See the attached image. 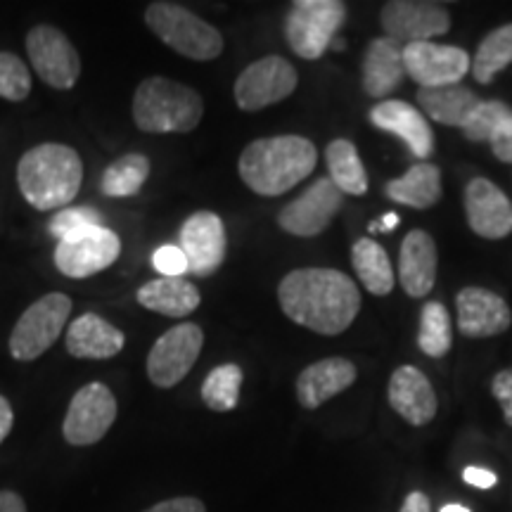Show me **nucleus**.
<instances>
[{
  "label": "nucleus",
  "mask_w": 512,
  "mask_h": 512,
  "mask_svg": "<svg viewBox=\"0 0 512 512\" xmlns=\"http://www.w3.org/2000/svg\"><path fill=\"white\" fill-rule=\"evenodd\" d=\"M358 370L349 358L332 356L306 366L297 377V401L306 411H316L356 382Z\"/></svg>",
  "instance_id": "nucleus-21"
},
{
  "label": "nucleus",
  "mask_w": 512,
  "mask_h": 512,
  "mask_svg": "<svg viewBox=\"0 0 512 512\" xmlns=\"http://www.w3.org/2000/svg\"><path fill=\"white\" fill-rule=\"evenodd\" d=\"M318 150L309 138L273 136L252 140L242 150L238 171L242 183L256 195L278 197L313 174Z\"/></svg>",
  "instance_id": "nucleus-2"
},
{
  "label": "nucleus",
  "mask_w": 512,
  "mask_h": 512,
  "mask_svg": "<svg viewBox=\"0 0 512 512\" xmlns=\"http://www.w3.org/2000/svg\"><path fill=\"white\" fill-rule=\"evenodd\" d=\"M150 159L138 152L119 157L102 174L100 188L107 197H133L138 195L147 178H150Z\"/></svg>",
  "instance_id": "nucleus-31"
},
{
  "label": "nucleus",
  "mask_w": 512,
  "mask_h": 512,
  "mask_svg": "<svg viewBox=\"0 0 512 512\" xmlns=\"http://www.w3.org/2000/svg\"><path fill=\"white\" fill-rule=\"evenodd\" d=\"M325 164H328L330 181L342 190V195L361 197L368 192V174L361 162L356 145L351 140L337 138L325 150Z\"/></svg>",
  "instance_id": "nucleus-29"
},
{
  "label": "nucleus",
  "mask_w": 512,
  "mask_h": 512,
  "mask_svg": "<svg viewBox=\"0 0 512 512\" xmlns=\"http://www.w3.org/2000/svg\"><path fill=\"white\" fill-rule=\"evenodd\" d=\"M119 254V235L105 226H91L76 230L57 242L55 266L67 278L83 280L110 268L119 259Z\"/></svg>",
  "instance_id": "nucleus-9"
},
{
  "label": "nucleus",
  "mask_w": 512,
  "mask_h": 512,
  "mask_svg": "<svg viewBox=\"0 0 512 512\" xmlns=\"http://www.w3.org/2000/svg\"><path fill=\"white\" fill-rule=\"evenodd\" d=\"M136 299L143 309L159 316L183 318L200 306L202 294L185 278H155L140 287Z\"/></svg>",
  "instance_id": "nucleus-25"
},
{
  "label": "nucleus",
  "mask_w": 512,
  "mask_h": 512,
  "mask_svg": "<svg viewBox=\"0 0 512 512\" xmlns=\"http://www.w3.org/2000/svg\"><path fill=\"white\" fill-rule=\"evenodd\" d=\"M202 117V95L166 76H150L133 95V121L143 133H190Z\"/></svg>",
  "instance_id": "nucleus-4"
},
{
  "label": "nucleus",
  "mask_w": 512,
  "mask_h": 512,
  "mask_svg": "<svg viewBox=\"0 0 512 512\" xmlns=\"http://www.w3.org/2000/svg\"><path fill=\"white\" fill-rule=\"evenodd\" d=\"M403 64H406V74L420 88H446L458 86L465 74H470L472 57L458 46L425 41L403 48Z\"/></svg>",
  "instance_id": "nucleus-15"
},
{
  "label": "nucleus",
  "mask_w": 512,
  "mask_h": 512,
  "mask_svg": "<svg viewBox=\"0 0 512 512\" xmlns=\"http://www.w3.org/2000/svg\"><path fill=\"white\" fill-rule=\"evenodd\" d=\"M72 313V299L62 292H48L19 316L10 335L15 361H36L57 342Z\"/></svg>",
  "instance_id": "nucleus-7"
},
{
  "label": "nucleus",
  "mask_w": 512,
  "mask_h": 512,
  "mask_svg": "<svg viewBox=\"0 0 512 512\" xmlns=\"http://www.w3.org/2000/svg\"><path fill=\"white\" fill-rule=\"evenodd\" d=\"M458 332L470 339L503 335L512 325V311L501 294L484 287H463L456 294Z\"/></svg>",
  "instance_id": "nucleus-18"
},
{
  "label": "nucleus",
  "mask_w": 512,
  "mask_h": 512,
  "mask_svg": "<svg viewBox=\"0 0 512 512\" xmlns=\"http://www.w3.org/2000/svg\"><path fill=\"white\" fill-rule=\"evenodd\" d=\"M299 74L285 57L266 55L242 69L235 81V102L242 112H261L297 91Z\"/></svg>",
  "instance_id": "nucleus-8"
},
{
  "label": "nucleus",
  "mask_w": 512,
  "mask_h": 512,
  "mask_svg": "<svg viewBox=\"0 0 512 512\" xmlns=\"http://www.w3.org/2000/svg\"><path fill=\"white\" fill-rule=\"evenodd\" d=\"M368 117L375 128L401 138L420 162H427L434 155L432 126L415 105H408L406 100H382L370 110Z\"/></svg>",
  "instance_id": "nucleus-20"
},
{
  "label": "nucleus",
  "mask_w": 512,
  "mask_h": 512,
  "mask_svg": "<svg viewBox=\"0 0 512 512\" xmlns=\"http://www.w3.org/2000/svg\"><path fill=\"white\" fill-rule=\"evenodd\" d=\"M145 24L164 46L195 62H211L223 53V36L200 15L169 0H157L145 8Z\"/></svg>",
  "instance_id": "nucleus-5"
},
{
  "label": "nucleus",
  "mask_w": 512,
  "mask_h": 512,
  "mask_svg": "<svg viewBox=\"0 0 512 512\" xmlns=\"http://www.w3.org/2000/svg\"><path fill=\"white\" fill-rule=\"evenodd\" d=\"M204 347V332L195 323L166 330L147 354V377L159 389H171L190 373Z\"/></svg>",
  "instance_id": "nucleus-11"
},
{
  "label": "nucleus",
  "mask_w": 512,
  "mask_h": 512,
  "mask_svg": "<svg viewBox=\"0 0 512 512\" xmlns=\"http://www.w3.org/2000/svg\"><path fill=\"white\" fill-rule=\"evenodd\" d=\"M31 93L29 67L15 53L0 50V98L10 102L27 100Z\"/></svg>",
  "instance_id": "nucleus-35"
},
{
  "label": "nucleus",
  "mask_w": 512,
  "mask_h": 512,
  "mask_svg": "<svg viewBox=\"0 0 512 512\" xmlns=\"http://www.w3.org/2000/svg\"><path fill=\"white\" fill-rule=\"evenodd\" d=\"M347 19L339 0H294L285 17V38L302 60H320Z\"/></svg>",
  "instance_id": "nucleus-6"
},
{
  "label": "nucleus",
  "mask_w": 512,
  "mask_h": 512,
  "mask_svg": "<svg viewBox=\"0 0 512 512\" xmlns=\"http://www.w3.org/2000/svg\"><path fill=\"white\" fill-rule=\"evenodd\" d=\"M245 373L235 363H226V366L214 368L204 377L202 384V401L207 408L216 413H230L238 408L240 403V389Z\"/></svg>",
  "instance_id": "nucleus-32"
},
{
  "label": "nucleus",
  "mask_w": 512,
  "mask_h": 512,
  "mask_svg": "<svg viewBox=\"0 0 512 512\" xmlns=\"http://www.w3.org/2000/svg\"><path fill=\"white\" fill-rule=\"evenodd\" d=\"M83 162L74 147L43 143L31 147L17 164V185L36 211L67 207L79 195Z\"/></svg>",
  "instance_id": "nucleus-3"
},
{
  "label": "nucleus",
  "mask_w": 512,
  "mask_h": 512,
  "mask_svg": "<svg viewBox=\"0 0 512 512\" xmlns=\"http://www.w3.org/2000/svg\"><path fill=\"white\" fill-rule=\"evenodd\" d=\"M0 512H27V503L15 491L5 489L0 491Z\"/></svg>",
  "instance_id": "nucleus-44"
},
{
  "label": "nucleus",
  "mask_w": 512,
  "mask_h": 512,
  "mask_svg": "<svg viewBox=\"0 0 512 512\" xmlns=\"http://www.w3.org/2000/svg\"><path fill=\"white\" fill-rule=\"evenodd\" d=\"M27 55L38 79L57 91H69L79 81L81 57L64 31L38 24L27 34Z\"/></svg>",
  "instance_id": "nucleus-12"
},
{
  "label": "nucleus",
  "mask_w": 512,
  "mask_h": 512,
  "mask_svg": "<svg viewBox=\"0 0 512 512\" xmlns=\"http://www.w3.org/2000/svg\"><path fill=\"white\" fill-rule=\"evenodd\" d=\"M453 328L451 316L441 302H427L420 311L418 347L430 358H444L451 351Z\"/></svg>",
  "instance_id": "nucleus-33"
},
{
  "label": "nucleus",
  "mask_w": 512,
  "mask_h": 512,
  "mask_svg": "<svg viewBox=\"0 0 512 512\" xmlns=\"http://www.w3.org/2000/svg\"><path fill=\"white\" fill-rule=\"evenodd\" d=\"M384 195L411 209H432L441 200V171L432 162L413 164L406 174L384 185Z\"/></svg>",
  "instance_id": "nucleus-26"
},
{
  "label": "nucleus",
  "mask_w": 512,
  "mask_h": 512,
  "mask_svg": "<svg viewBox=\"0 0 512 512\" xmlns=\"http://www.w3.org/2000/svg\"><path fill=\"white\" fill-rule=\"evenodd\" d=\"M403 48H406L403 43L389 36H380L368 43L361 62V86L368 98L382 102L401 86L403 76H406Z\"/></svg>",
  "instance_id": "nucleus-22"
},
{
  "label": "nucleus",
  "mask_w": 512,
  "mask_h": 512,
  "mask_svg": "<svg viewBox=\"0 0 512 512\" xmlns=\"http://www.w3.org/2000/svg\"><path fill=\"white\" fill-rule=\"evenodd\" d=\"M439 256L434 238L427 230H411L401 242L399 283L413 299L427 297L437 283Z\"/></svg>",
  "instance_id": "nucleus-23"
},
{
  "label": "nucleus",
  "mask_w": 512,
  "mask_h": 512,
  "mask_svg": "<svg viewBox=\"0 0 512 512\" xmlns=\"http://www.w3.org/2000/svg\"><path fill=\"white\" fill-rule=\"evenodd\" d=\"M463 479H465V484L475 486V489H494V486L498 484V477L494 475V472L484 470V467H475V465L465 467Z\"/></svg>",
  "instance_id": "nucleus-41"
},
{
  "label": "nucleus",
  "mask_w": 512,
  "mask_h": 512,
  "mask_svg": "<svg viewBox=\"0 0 512 512\" xmlns=\"http://www.w3.org/2000/svg\"><path fill=\"white\" fill-rule=\"evenodd\" d=\"M387 399L392 411L413 427H425L437 418V392L427 375L415 366L396 368L389 377Z\"/></svg>",
  "instance_id": "nucleus-19"
},
{
  "label": "nucleus",
  "mask_w": 512,
  "mask_h": 512,
  "mask_svg": "<svg viewBox=\"0 0 512 512\" xmlns=\"http://www.w3.org/2000/svg\"><path fill=\"white\" fill-rule=\"evenodd\" d=\"M489 145L498 162L512 164V117L505 119L503 124L496 128V133L491 136Z\"/></svg>",
  "instance_id": "nucleus-39"
},
{
  "label": "nucleus",
  "mask_w": 512,
  "mask_h": 512,
  "mask_svg": "<svg viewBox=\"0 0 512 512\" xmlns=\"http://www.w3.org/2000/svg\"><path fill=\"white\" fill-rule=\"evenodd\" d=\"M491 394L501 403L505 425L512 427V368H505L491 380Z\"/></svg>",
  "instance_id": "nucleus-38"
},
{
  "label": "nucleus",
  "mask_w": 512,
  "mask_h": 512,
  "mask_svg": "<svg viewBox=\"0 0 512 512\" xmlns=\"http://www.w3.org/2000/svg\"><path fill=\"white\" fill-rule=\"evenodd\" d=\"M399 214H394V211H389V214H384L380 221H373L368 226V230L370 233H377V230H380V233H389V230H394L396 226H399Z\"/></svg>",
  "instance_id": "nucleus-45"
},
{
  "label": "nucleus",
  "mask_w": 512,
  "mask_h": 512,
  "mask_svg": "<svg viewBox=\"0 0 512 512\" xmlns=\"http://www.w3.org/2000/svg\"><path fill=\"white\" fill-rule=\"evenodd\" d=\"M512 117V110L501 100H482L477 105V110L470 114V119L465 121L463 133L470 143H489L491 136L496 133V128L503 124L505 119Z\"/></svg>",
  "instance_id": "nucleus-34"
},
{
  "label": "nucleus",
  "mask_w": 512,
  "mask_h": 512,
  "mask_svg": "<svg viewBox=\"0 0 512 512\" xmlns=\"http://www.w3.org/2000/svg\"><path fill=\"white\" fill-rule=\"evenodd\" d=\"M152 266L162 273V278H181L188 273V259L183 249L176 245H162L152 254Z\"/></svg>",
  "instance_id": "nucleus-37"
},
{
  "label": "nucleus",
  "mask_w": 512,
  "mask_h": 512,
  "mask_svg": "<svg viewBox=\"0 0 512 512\" xmlns=\"http://www.w3.org/2000/svg\"><path fill=\"white\" fill-rule=\"evenodd\" d=\"M181 247L188 259V273L209 278L226 261L228 238L221 216L214 211H197L181 226Z\"/></svg>",
  "instance_id": "nucleus-16"
},
{
  "label": "nucleus",
  "mask_w": 512,
  "mask_h": 512,
  "mask_svg": "<svg viewBox=\"0 0 512 512\" xmlns=\"http://www.w3.org/2000/svg\"><path fill=\"white\" fill-rule=\"evenodd\" d=\"M143 512H207V505H204L200 498L192 496H178L169 498V501H159Z\"/></svg>",
  "instance_id": "nucleus-40"
},
{
  "label": "nucleus",
  "mask_w": 512,
  "mask_h": 512,
  "mask_svg": "<svg viewBox=\"0 0 512 512\" xmlns=\"http://www.w3.org/2000/svg\"><path fill=\"white\" fill-rule=\"evenodd\" d=\"M91 226H102V216L98 209L93 207H67L57 211L55 219L50 221V233L55 238H67V235L76 233V230L91 228Z\"/></svg>",
  "instance_id": "nucleus-36"
},
{
  "label": "nucleus",
  "mask_w": 512,
  "mask_h": 512,
  "mask_svg": "<svg viewBox=\"0 0 512 512\" xmlns=\"http://www.w3.org/2000/svg\"><path fill=\"white\" fill-rule=\"evenodd\" d=\"M399 512H432V501L422 491H411V494L403 498Z\"/></svg>",
  "instance_id": "nucleus-42"
},
{
  "label": "nucleus",
  "mask_w": 512,
  "mask_h": 512,
  "mask_svg": "<svg viewBox=\"0 0 512 512\" xmlns=\"http://www.w3.org/2000/svg\"><path fill=\"white\" fill-rule=\"evenodd\" d=\"M278 304L292 323L335 337L351 328L361 311V292L335 268H297L278 285Z\"/></svg>",
  "instance_id": "nucleus-1"
},
{
  "label": "nucleus",
  "mask_w": 512,
  "mask_h": 512,
  "mask_svg": "<svg viewBox=\"0 0 512 512\" xmlns=\"http://www.w3.org/2000/svg\"><path fill=\"white\" fill-rule=\"evenodd\" d=\"M441 512H472L470 508H465V505H458V503H448L441 508Z\"/></svg>",
  "instance_id": "nucleus-46"
},
{
  "label": "nucleus",
  "mask_w": 512,
  "mask_h": 512,
  "mask_svg": "<svg viewBox=\"0 0 512 512\" xmlns=\"http://www.w3.org/2000/svg\"><path fill=\"white\" fill-rule=\"evenodd\" d=\"M117 420V396L102 382L81 387L69 401L62 434L72 446H93L112 430Z\"/></svg>",
  "instance_id": "nucleus-10"
},
{
  "label": "nucleus",
  "mask_w": 512,
  "mask_h": 512,
  "mask_svg": "<svg viewBox=\"0 0 512 512\" xmlns=\"http://www.w3.org/2000/svg\"><path fill=\"white\" fill-rule=\"evenodd\" d=\"M380 24L384 36L411 46L425 43L448 34L451 15L444 5L425 3V0H389L380 10Z\"/></svg>",
  "instance_id": "nucleus-13"
},
{
  "label": "nucleus",
  "mask_w": 512,
  "mask_h": 512,
  "mask_svg": "<svg viewBox=\"0 0 512 512\" xmlns=\"http://www.w3.org/2000/svg\"><path fill=\"white\" fill-rule=\"evenodd\" d=\"M467 226L484 240H503L512 233V202L489 178H472L465 188Z\"/></svg>",
  "instance_id": "nucleus-17"
},
{
  "label": "nucleus",
  "mask_w": 512,
  "mask_h": 512,
  "mask_svg": "<svg viewBox=\"0 0 512 512\" xmlns=\"http://www.w3.org/2000/svg\"><path fill=\"white\" fill-rule=\"evenodd\" d=\"M482 98L465 86H446V88H420L418 105L432 121L444 126L463 128L470 114L477 110Z\"/></svg>",
  "instance_id": "nucleus-27"
},
{
  "label": "nucleus",
  "mask_w": 512,
  "mask_h": 512,
  "mask_svg": "<svg viewBox=\"0 0 512 512\" xmlns=\"http://www.w3.org/2000/svg\"><path fill=\"white\" fill-rule=\"evenodd\" d=\"M12 425H15V413H12L10 401L5 396H0V444L8 439V434L12 432Z\"/></svg>",
  "instance_id": "nucleus-43"
},
{
  "label": "nucleus",
  "mask_w": 512,
  "mask_h": 512,
  "mask_svg": "<svg viewBox=\"0 0 512 512\" xmlns=\"http://www.w3.org/2000/svg\"><path fill=\"white\" fill-rule=\"evenodd\" d=\"M351 264L361 280V285L366 287L375 297H387L394 290V268L389 261L387 249L373 238H361L351 247Z\"/></svg>",
  "instance_id": "nucleus-28"
},
{
  "label": "nucleus",
  "mask_w": 512,
  "mask_h": 512,
  "mask_svg": "<svg viewBox=\"0 0 512 512\" xmlns=\"http://www.w3.org/2000/svg\"><path fill=\"white\" fill-rule=\"evenodd\" d=\"M508 64H512V24H503L484 36L475 57H472L470 72L477 83H491Z\"/></svg>",
  "instance_id": "nucleus-30"
},
{
  "label": "nucleus",
  "mask_w": 512,
  "mask_h": 512,
  "mask_svg": "<svg viewBox=\"0 0 512 512\" xmlns=\"http://www.w3.org/2000/svg\"><path fill=\"white\" fill-rule=\"evenodd\" d=\"M342 204V190L330 181V176L318 178L297 200L280 209L278 226L294 238H316L323 230H328Z\"/></svg>",
  "instance_id": "nucleus-14"
},
{
  "label": "nucleus",
  "mask_w": 512,
  "mask_h": 512,
  "mask_svg": "<svg viewBox=\"0 0 512 512\" xmlns=\"http://www.w3.org/2000/svg\"><path fill=\"white\" fill-rule=\"evenodd\" d=\"M126 337L117 325L105 320L98 313H83L74 318L67 330V351L74 358H88V361H107L124 349Z\"/></svg>",
  "instance_id": "nucleus-24"
}]
</instances>
